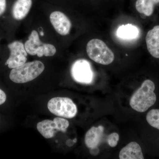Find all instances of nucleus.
<instances>
[{"label":"nucleus","mask_w":159,"mask_h":159,"mask_svg":"<svg viewBox=\"0 0 159 159\" xmlns=\"http://www.w3.org/2000/svg\"><path fill=\"white\" fill-rule=\"evenodd\" d=\"M69 126V122L66 119L56 117L54 120L46 119L38 122L37 130L44 138L50 139L54 138L58 131L65 133Z\"/></svg>","instance_id":"obj_6"},{"label":"nucleus","mask_w":159,"mask_h":159,"mask_svg":"<svg viewBox=\"0 0 159 159\" xmlns=\"http://www.w3.org/2000/svg\"><path fill=\"white\" fill-rule=\"evenodd\" d=\"M146 120L151 126L159 129V109L149 111L146 116Z\"/></svg>","instance_id":"obj_16"},{"label":"nucleus","mask_w":159,"mask_h":159,"mask_svg":"<svg viewBox=\"0 0 159 159\" xmlns=\"http://www.w3.org/2000/svg\"><path fill=\"white\" fill-rule=\"evenodd\" d=\"M50 19L54 29L58 34L66 35L70 33L72 24L65 14L61 11H54L51 13Z\"/></svg>","instance_id":"obj_8"},{"label":"nucleus","mask_w":159,"mask_h":159,"mask_svg":"<svg viewBox=\"0 0 159 159\" xmlns=\"http://www.w3.org/2000/svg\"><path fill=\"white\" fill-rule=\"evenodd\" d=\"M157 3L155 0H137L136 9L139 13L149 16L153 13Z\"/></svg>","instance_id":"obj_15"},{"label":"nucleus","mask_w":159,"mask_h":159,"mask_svg":"<svg viewBox=\"0 0 159 159\" xmlns=\"http://www.w3.org/2000/svg\"><path fill=\"white\" fill-rule=\"evenodd\" d=\"M44 50V56L46 57H51L54 56L56 52L55 47L51 44L43 43V44Z\"/></svg>","instance_id":"obj_18"},{"label":"nucleus","mask_w":159,"mask_h":159,"mask_svg":"<svg viewBox=\"0 0 159 159\" xmlns=\"http://www.w3.org/2000/svg\"><path fill=\"white\" fill-rule=\"evenodd\" d=\"M104 130V127L102 125L93 126L90 129L86 134L84 139L87 147L90 149L98 147L102 142Z\"/></svg>","instance_id":"obj_10"},{"label":"nucleus","mask_w":159,"mask_h":159,"mask_svg":"<svg viewBox=\"0 0 159 159\" xmlns=\"http://www.w3.org/2000/svg\"><path fill=\"white\" fill-rule=\"evenodd\" d=\"M43 44L40 39L37 31L33 30L29 36V39L25 43V48L28 54L35 55L38 48L43 45Z\"/></svg>","instance_id":"obj_14"},{"label":"nucleus","mask_w":159,"mask_h":159,"mask_svg":"<svg viewBox=\"0 0 159 159\" xmlns=\"http://www.w3.org/2000/svg\"><path fill=\"white\" fill-rule=\"evenodd\" d=\"M117 36L124 39H134L138 38L139 30L136 26L127 24L119 27L117 30Z\"/></svg>","instance_id":"obj_13"},{"label":"nucleus","mask_w":159,"mask_h":159,"mask_svg":"<svg viewBox=\"0 0 159 159\" xmlns=\"http://www.w3.org/2000/svg\"><path fill=\"white\" fill-rule=\"evenodd\" d=\"M155 85L150 80H146L131 97L129 104L134 110L144 112L155 104L157 97L154 93Z\"/></svg>","instance_id":"obj_1"},{"label":"nucleus","mask_w":159,"mask_h":159,"mask_svg":"<svg viewBox=\"0 0 159 159\" xmlns=\"http://www.w3.org/2000/svg\"><path fill=\"white\" fill-rule=\"evenodd\" d=\"M86 51L92 60L103 65L110 64L115 59L113 52L100 39L91 40L87 45Z\"/></svg>","instance_id":"obj_3"},{"label":"nucleus","mask_w":159,"mask_h":159,"mask_svg":"<svg viewBox=\"0 0 159 159\" xmlns=\"http://www.w3.org/2000/svg\"><path fill=\"white\" fill-rule=\"evenodd\" d=\"M71 74L75 81L82 84H91L94 79L90 63L85 59L76 61L71 67Z\"/></svg>","instance_id":"obj_5"},{"label":"nucleus","mask_w":159,"mask_h":159,"mask_svg":"<svg viewBox=\"0 0 159 159\" xmlns=\"http://www.w3.org/2000/svg\"><path fill=\"white\" fill-rule=\"evenodd\" d=\"M6 9V0H0V16H1L5 12Z\"/></svg>","instance_id":"obj_19"},{"label":"nucleus","mask_w":159,"mask_h":159,"mask_svg":"<svg viewBox=\"0 0 159 159\" xmlns=\"http://www.w3.org/2000/svg\"><path fill=\"white\" fill-rule=\"evenodd\" d=\"M49 111L57 116L72 119L77 113V106L73 100L68 97H54L48 102Z\"/></svg>","instance_id":"obj_4"},{"label":"nucleus","mask_w":159,"mask_h":159,"mask_svg":"<svg viewBox=\"0 0 159 159\" xmlns=\"http://www.w3.org/2000/svg\"><path fill=\"white\" fill-rule=\"evenodd\" d=\"M148 52L152 56L159 58V25L148 31L145 38Z\"/></svg>","instance_id":"obj_9"},{"label":"nucleus","mask_w":159,"mask_h":159,"mask_svg":"<svg viewBox=\"0 0 159 159\" xmlns=\"http://www.w3.org/2000/svg\"><path fill=\"white\" fill-rule=\"evenodd\" d=\"M44 69V65L40 61L26 62L23 65L12 69L9 78L16 83H25L37 78Z\"/></svg>","instance_id":"obj_2"},{"label":"nucleus","mask_w":159,"mask_h":159,"mask_svg":"<svg viewBox=\"0 0 159 159\" xmlns=\"http://www.w3.org/2000/svg\"><path fill=\"white\" fill-rule=\"evenodd\" d=\"M119 139V134L117 133H113L107 136V141L110 147H115L117 146Z\"/></svg>","instance_id":"obj_17"},{"label":"nucleus","mask_w":159,"mask_h":159,"mask_svg":"<svg viewBox=\"0 0 159 159\" xmlns=\"http://www.w3.org/2000/svg\"><path fill=\"white\" fill-rule=\"evenodd\" d=\"M32 3V0H16L11 11L13 18L17 20L25 18L30 11Z\"/></svg>","instance_id":"obj_12"},{"label":"nucleus","mask_w":159,"mask_h":159,"mask_svg":"<svg viewBox=\"0 0 159 159\" xmlns=\"http://www.w3.org/2000/svg\"><path fill=\"white\" fill-rule=\"evenodd\" d=\"M155 1H156L157 4H158V3H159V0H155Z\"/></svg>","instance_id":"obj_23"},{"label":"nucleus","mask_w":159,"mask_h":159,"mask_svg":"<svg viewBox=\"0 0 159 159\" xmlns=\"http://www.w3.org/2000/svg\"><path fill=\"white\" fill-rule=\"evenodd\" d=\"M99 150L98 147L93 148H90V152L91 154L94 156L97 155H98V153H99Z\"/></svg>","instance_id":"obj_22"},{"label":"nucleus","mask_w":159,"mask_h":159,"mask_svg":"<svg viewBox=\"0 0 159 159\" xmlns=\"http://www.w3.org/2000/svg\"><path fill=\"white\" fill-rule=\"evenodd\" d=\"M36 55H37L39 57H42L44 56V47L43 45L38 48L37 50H36Z\"/></svg>","instance_id":"obj_20"},{"label":"nucleus","mask_w":159,"mask_h":159,"mask_svg":"<svg viewBox=\"0 0 159 159\" xmlns=\"http://www.w3.org/2000/svg\"><path fill=\"white\" fill-rule=\"evenodd\" d=\"M8 48L10 50V56L5 65H8L9 68H15L25 63L28 53L22 43L16 41L9 43Z\"/></svg>","instance_id":"obj_7"},{"label":"nucleus","mask_w":159,"mask_h":159,"mask_svg":"<svg viewBox=\"0 0 159 159\" xmlns=\"http://www.w3.org/2000/svg\"><path fill=\"white\" fill-rule=\"evenodd\" d=\"M119 157L120 159H144L142 148L136 142L129 143L120 151Z\"/></svg>","instance_id":"obj_11"},{"label":"nucleus","mask_w":159,"mask_h":159,"mask_svg":"<svg viewBox=\"0 0 159 159\" xmlns=\"http://www.w3.org/2000/svg\"><path fill=\"white\" fill-rule=\"evenodd\" d=\"M6 100V95L5 92L0 89V105L3 104Z\"/></svg>","instance_id":"obj_21"}]
</instances>
